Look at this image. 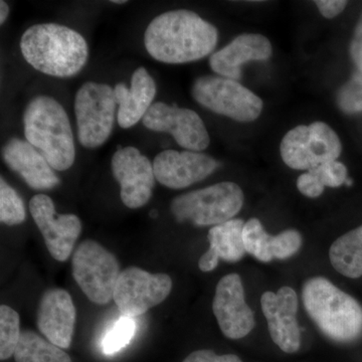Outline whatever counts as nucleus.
<instances>
[{
  "instance_id": "nucleus-1",
  "label": "nucleus",
  "mask_w": 362,
  "mask_h": 362,
  "mask_svg": "<svg viewBox=\"0 0 362 362\" xmlns=\"http://www.w3.org/2000/svg\"><path fill=\"white\" fill-rule=\"evenodd\" d=\"M218 40L216 26L185 9L161 13L149 23L144 35L150 56L165 64H187L206 58Z\"/></svg>"
},
{
  "instance_id": "nucleus-2",
  "label": "nucleus",
  "mask_w": 362,
  "mask_h": 362,
  "mask_svg": "<svg viewBox=\"0 0 362 362\" xmlns=\"http://www.w3.org/2000/svg\"><path fill=\"white\" fill-rule=\"evenodd\" d=\"M21 49L33 68L56 78L77 75L89 57L84 37L68 26L57 23H40L28 28L21 37Z\"/></svg>"
},
{
  "instance_id": "nucleus-3",
  "label": "nucleus",
  "mask_w": 362,
  "mask_h": 362,
  "mask_svg": "<svg viewBox=\"0 0 362 362\" xmlns=\"http://www.w3.org/2000/svg\"><path fill=\"white\" fill-rule=\"evenodd\" d=\"M302 300L307 313L323 334L334 341H356L362 337V306L327 279L305 282Z\"/></svg>"
},
{
  "instance_id": "nucleus-4",
  "label": "nucleus",
  "mask_w": 362,
  "mask_h": 362,
  "mask_svg": "<svg viewBox=\"0 0 362 362\" xmlns=\"http://www.w3.org/2000/svg\"><path fill=\"white\" fill-rule=\"evenodd\" d=\"M26 141L39 150L54 170L65 171L75 162L73 130L65 109L54 98L40 95L26 107Z\"/></svg>"
},
{
  "instance_id": "nucleus-5",
  "label": "nucleus",
  "mask_w": 362,
  "mask_h": 362,
  "mask_svg": "<svg viewBox=\"0 0 362 362\" xmlns=\"http://www.w3.org/2000/svg\"><path fill=\"white\" fill-rule=\"evenodd\" d=\"M242 188L225 181L211 187L178 195L171 202V213L180 223L197 226H218L233 220L244 204Z\"/></svg>"
},
{
  "instance_id": "nucleus-6",
  "label": "nucleus",
  "mask_w": 362,
  "mask_h": 362,
  "mask_svg": "<svg viewBox=\"0 0 362 362\" xmlns=\"http://www.w3.org/2000/svg\"><path fill=\"white\" fill-rule=\"evenodd\" d=\"M192 95L204 108L239 122H252L263 111V101L238 81L202 76L194 81Z\"/></svg>"
},
{
  "instance_id": "nucleus-7",
  "label": "nucleus",
  "mask_w": 362,
  "mask_h": 362,
  "mask_svg": "<svg viewBox=\"0 0 362 362\" xmlns=\"http://www.w3.org/2000/svg\"><path fill=\"white\" fill-rule=\"evenodd\" d=\"M342 144L335 131L323 122L300 125L284 136L280 153L286 165L296 170H311L337 160Z\"/></svg>"
},
{
  "instance_id": "nucleus-8",
  "label": "nucleus",
  "mask_w": 362,
  "mask_h": 362,
  "mask_svg": "<svg viewBox=\"0 0 362 362\" xmlns=\"http://www.w3.org/2000/svg\"><path fill=\"white\" fill-rule=\"evenodd\" d=\"M114 89L107 84L87 82L75 98L78 141L88 149L102 146L110 137L116 119Z\"/></svg>"
},
{
  "instance_id": "nucleus-9",
  "label": "nucleus",
  "mask_w": 362,
  "mask_h": 362,
  "mask_svg": "<svg viewBox=\"0 0 362 362\" xmlns=\"http://www.w3.org/2000/svg\"><path fill=\"white\" fill-rule=\"evenodd\" d=\"M76 282L93 303L105 305L114 298L120 265L112 252L95 240L81 243L71 259Z\"/></svg>"
},
{
  "instance_id": "nucleus-10",
  "label": "nucleus",
  "mask_w": 362,
  "mask_h": 362,
  "mask_svg": "<svg viewBox=\"0 0 362 362\" xmlns=\"http://www.w3.org/2000/svg\"><path fill=\"white\" fill-rule=\"evenodd\" d=\"M171 289L173 280L166 274H151L129 267L121 271L113 300L122 316L134 318L162 303Z\"/></svg>"
},
{
  "instance_id": "nucleus-11",
  "label": "nucleus",
  "mask_w": 362,
  "mask_h": 362,
  "mask_svg": "<svg viewBox=\"0 0 362 362\" xmlns=\"http://www.w3.org/2000/svg\"><path fill=\"white\" fill-rule=\"evenodd\" d=\"M142 121L147 129L173 135L177 144L188 151L201 152L211 142L204 121L190 109L157 102Z\"/></svg>"
},
{
  "instance_id": "nucleus-12",
  "label": "nucleus",
  "mask_w": 362,
  "mask_h": 362,
  "mask_svg": "<svg viewBox=\"0 0 362 362\" xmlns=\"http://www.w3.org/2000/svg\"><path fill=\"white\" fill-rule=\"evenodd\" d=\"M30 211L52 258L66 261L82 233L80 218L75 214H57L54 202L45 194L30 199Z\"/></svg>"
},
{
  "instance_id": "nucleus-13",
  "label": "nucleus",
  "mask_w": 362,
  "mask_h": 362,
  "mask_svg": "<svg viewBox=\"0 0 362 362\" xmlns=\"http://www.w3.org/2000/svg\"><path fill=\"white\" fill-rule=\"evenodd\" d=\"M112 173L121 187V199L129 209L144 206L156 185L153 163L132 146L119 148L112 157Z\"/></svg>"
},
{
  "instance_id": "nucleus-14",
  "label": "nucleus",
  "mask_w": 362,
  "mask_h": 362,
  "mask_svg": "<svg viewBox=\"0 0 362 362\" xmlns=\"http://www.w3.org/2000/svg\"><path fill=\"white\" fill-rule=\"evenodd\" d=\"M213 310L221 332L230 339L247 337L255 327V317L245 300L244 286L238 274L221 278L214 293Z\"/></svg>"
},
{
  "instance_id": "nucleus-15",
  "label": "nucleus",
  "mask_w": 362,
  "mask_h": 362,
  "mask_svg": "<svg viewBox=\"0 0 362 362\" xmlns=\"http://www.w3.org/2000/svg\"><path fill=\"white\" fill-rule=\"evenodd\" d=\"M218 166L213 157L188 150H164L153 161L156 180L173 189H182L206 180Z\"/></svg>"
},
{
  "instance_id": "nucleus-16",
  "label": "nucleus",
  "mask_w": 362,
  "mask_h": 362,
  "mask_svg": "<svg viewBox=\"0 0 362 362\" xmlns=\"http://www.w3.org/2000/svg\"><path fill=\"white\" fill-rule=\"evenodd\" d=\"M261 305L273 341L287 354L298 351L301 345V331L296 318V292L290 287H282L277 293L265 292L262 295Z\"/></svg>"
},
{
  "instance_id": "nucleus-17",
  "label": "nucleus",
  "mask_w": 362,
  "mask_h": 362,
  "mask_svg": "<svg viewBox=\"0 0 362 362\" xmlns=\"http://www.w3.org/2000/svg\"><path fill=\"white\" fill-rule=\"evenodd\" d=\"M76 308L66 290H47L40 299L37 324L42 335L61 349H69L73 339Z\"/></svg>"
},
{
  "instance_id": "nucleus-18",
  "label": "nucleus",
  "mask_w": 362,
  "mask_h": 362,
  "mask_svg": "<svg viewBox=\"0 0 362 362\" xmlns=\"http://www.w3.org/2000/svg\"><path fill=\"white\" fill-rule=\"evenodd\" d=\"M2 159L33 189H52L61 182L47 159L26 140H9L2 148Z\"/></svg>"
},
{
  "instance_id": "nucleus-19",
  "label": "nucleus",
  "mask_w": 362,
  "mask_h": 362,
  "mask_svg": "<svg viewBox=\"0 0 362 362\" xmlns=\"http://www.w3.org/2000/svg\"><path fill=\"white\" fill-rule=\"evenodd\" d=\"M270 40L258 33H245L235 37L221 51L211 54L209 65L221 77L238 81L242 66L249 62H264L272 57Z\"/></svg>"
},
{
  "instance_id": "nucleus-20",
  "label": "nucleus",
  "mask_w": 362,
  "mask_h": 362,
  "mask_svg": "<svg viewBox=\"0 0 362 362\" xmlns=\"http://www.w3.org/2000/svg\"><path fill=\"white\" fill-rule=\"evenodd\" d=\"M119 126L128 129L143 120L151 108L156 95V84L146 69L140 66L133 73L130 88L119 83L114 88Z\"/></svg>"
},
{
  "instance_id": "nucleus-21",
  "label": "nucleus",
  "mask_w": 362,
  "mask_h": 362,
  "mask_svg": "<svg viewBox=\"0 0 362 362\" xmlns=\"http://www.w3.org/2000/svg\"><path fill=\"white\" fill-rule=\"evenodd\" d=\"M243 237L247 254L264 263L290 258L302 246V235L297 230H288L271 235L258 218H251L245 223Z\"/></svg>"
},
{
  "instance_id": "nucleus-22",
  "label": "nucleus",
  "mask_w": 362,
  "mask_h": 362,
  "mask_svg": "<svg viewBox=\"0 0 362 362\" xmlns=\"http://www.w3.org/2000/svg\"><path fill=\"white\" fill-rule=\"evenodd\" d=\"M245 223L240 218H233L209 230L207 235L209 251L202 255L199 261L202 272L214 271L220 259L228 263H235L243 259L247 252L243 237Z\"/></svg>"
},
{
  "instance_id": "nucleus-23",
  "label": "nucleus",
  "mask_w": 362,
  "mask_h": 362,
  "mask_svg": "<svg viewBox=\"0 0 362 362\" xmlns=\"http://www.w3.org/2000/svg\"><path fill=\"white\" fill-rule=\"evenodd\" d=\"M333 268L347 278L362 276V226L338 238L330 247Z\"/></svg>"
},
{
  "instance_id": "nucleus-24",
  "label": "nucleus",
  "mask_w": 362,
  "mask_h": 362,
  "mask_svg": "<svg viewBox=\"0 0 362 362\" xmlns=\"http://www.w3.org/2000/svg\"><path fill=\"white\" fill-rule=\"evenodd\" d=\"M13 356L16 362H71L61 347L28 330L21 332Z\"/></svg>"
},
{
  "instance_id": "nucleus-25",
  "label": "nucleus",
  "mask_w": 362,
  "mask_h": 362,
  "mask_svg": "<svg viewBox=\"0 0 362 362\" xmlns=\"http://www.w3.org/2000/svg\"><path fill=\"white\" fill-rule=\"evenodd\" d=\"M21 337V319L18 312L7 305L0 307V358L6 361L14 356Z\"/></svg>"
},
{
  "instance_id": "nucleus-26",
  "label": "nucleus",
  "mask_w": 362,
  "mask_h": 362,
  "mask_svg": "<svg viewBox=\"0 0 362 362\" xmlns=\"http://www.w3.org/2000/svg\"><path fill=\"white\" fill-rule=\"evenodd\" d=\"M25 204L18 192L4 177L0 178V221L7 226H18L25 220Z\"/></svg>"
},
{
  "instance_id": "nucleus-27",
  "label": "nucleus",
  "mask_w": 362,
  "mask_h": 362,
  "mask_svg": "<svg viewBox=\"0 0 362 362\" xmlns=\"http://www.w3.org/2000/svg\"><path fill=\"white\" fill-rule=\"evenodd\" d=\"M136 324L133 318L122 316L114 323L102 339V351L107 356L117 354L129 344L134 337Z\"/></svg>"
},
{
  "instance_id": "nucleus-28",
  "label": "nucleus",
  "mask_w": 362,
  "mask_h": 362,
  "mask_svg": "<svg viewBox=\"0 0 362 362\" xmlns=\"http://www.w3.org/2000/svg\"><path fill=\"white\" fill-rule=\"evenodd\" d=\"M338 107L346 114L362 112V71L356 70L351 78L338 90Z\"/></svg>"
},
{
  "instance_id": "nucleus-29",
  "label": "nucleus",
  "mask_w": 362,
  "mask_h": 362,
  "mask_svg": "<svg viewBox=\"0 0 362 362\" xmlns=\"http://www.w3.org/2000/svg\"><path fill=\"white\" fill-rule=\"evenodd\" d=\"M309 171L316 175L324 187H339L347 180L346 166L337 160L327 162Z\"/></svg>"
},
{
  "instance_id": "nucleus-30",
  "label": "nucleus",
  "mask_w": 362,
  "mask_h": 362,
  "mask_svg": "<svg viewBox=\"0 0 362 362\" xmlns=\"http://www.w3.org/2000/svg\"><path fill=\"white\" fill-rule=\"evenodd\" d=\"M297 187L305 197L316 199L323 194L325 187L319 181L315 175H313L311 171H308L298 177Z\"/></svg>"
},
{
  "instance_id": "nucleus-31",
  "label": "nucleus",
  "mask_w": 362,
  "mask_h": 362,
  "mask_svg": "<svg viewBox=\"0 0 362 362\" xmlns=\"http://www.w3.org/2000/svg\"><path fill=\"white\" fill-rule=\"evenodd\" d=\"M183 362H243L233 354L218 356L211 350H197L192 352Z\"/></svg>"
},
{
  "instance_id": "nucleus-32",
  "label": "nucleus",
  "mask_w": 362,
  "mask_h": 362,
  "mask_svg": "<svg viewBox=\"0 0 362 362\" xmlns=\"http://www.w3.org/2000/svg\"><path fill=\"white\" fill-rule=\"evenodd\" d=\"M349 52L356 70L362 71V14L354 30V37L350 42Z\"/></svg>"
},
{
  "instance_id": "nucleus-33",
  "label": "nucleus",
  "mask_w": 362,
  "mask_h": 362,
  "mask_svg": "<svg viewBox=\"0 0 362 362\" xmlns=\"http://www.w3.org/2000/svg\"><path fill=\"white\" fill-rule=\"evenodd\" d=\"M347 1L342 0H317L315 4L325 18H334L344 11Z\"/></svg>"
},
{
  "instance_id": "nucleus-34",
  "label": "nucleus",
  "mask_w": 362,
  "mask_h": 362,
  "mask_svg": "<svg viewBox=\"0 0 362 362\" xmlns=\"http://www.w3.org/2000/svg\"><path fill=\"white\" fill-rule=\"evenodd\" d=\"M8 14L9 7L7 6L6 1L1 0V1H0V23H1V25H4V23H6Z\"/></svg>"
},
{
  "instance_id": "nucleus-35",
  "label": "nucleus",
  "mask_w": 362,
  "mask_h": 362,
  "mask_svg": "<svg viewBox=\"0 0 362 362\" xmlns=\"http://www.w3.org/2000/svg\"><path fill=\"white\" fill-rule=\"evenodd\" d=\"M126 2L125 0H121V1H119V0H114V1H112V4H125Z\"/></svg>"
}]
</instances>
